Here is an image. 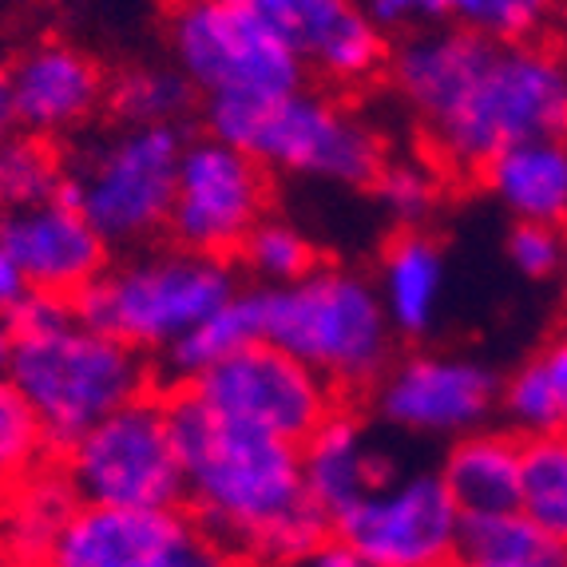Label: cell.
Returning a JSON list of instances; mask_svg holds the SVG:
<instances>
[{
  "instance_id": "cell-22",
  "label": "cell",
  "mask_w": 567,
  "mask_h": 567,
  "mask_svg": "<svg viewBox=\"0 0 567 567\" xmlns=\"http://www.w3.org/2000/svg\"><path fill=\"white\" fill-rule=\"evenodd\" d=\"M84 508L68 484L64 468H40L0 501V564L40 567L72 516Z\"/></svg>"
},
{
  "instance_id": "cell-14",
  "label": "cell",
  "mask_w": 567,
  "mask_h": 567,
  "mask_svg": "<svg viewBox=\"0 0 567 567\" xmlns=\"http://www.w3.org/2000/svg\"><path fill=\"white\" fill-rule=\"evenodd\" d=\"M40 567H238L187 508H80Z\"/></svg>"
},
{
  "instance_id": "cell-28",
  "label": "cell",
  "mask_w": 567,
  "mask_h": 567,
  "mask_svg": "<svg viewBox=\"0 0 567 567\" xmlns=\"http://www.w3.org/2000/svg\"><path fill=\"white\" fill-rule=\"evenodd\" d=\"M238 266L250 278L266 282L262 290H275V286L302 282L322 262H318V250H313L302 230H293L282 218H262L243 243V250H238Z\"/></svg>"
},
{
  "instance_id": "cell-20",
  "label": "cell",
  "mask_w": 567,
  "mask_h": 567,
  "mask_svg": "<svg viewBox=\"0 0 567 567\" xmlns=\"http://www.w3.org/2000/svg\"><path fill=\"white\" fill-rule=\"evenodd\" d=\"M481 179L516 223L567 227V135L504 147L481 167Z\"/></svg>"
},
{
  "instance_id": "cell-23",
  "label": "cell",
  "mask_w": 567,
  "mask_h": 567,
  "mask_svg": "<svg viewBox=\"0 0 567 567\" xmlns=\"http://www.w3.org/2000/svg\"><path fill=\"white\" fill-rule=\"evenodd\" d=\"M378 293L398 338H425L445 298V250L425 230H401L385 246Z\"/></svg>"
},
{
  "instance_id": "cell-29",
  "label": "cell",
  "mask_w": 567,
  "mask_h": 567,
  "mask_svg": "<svg viewBox=\"0 0 567 567\" xmlns=\"http://www.w3.org/2000/svg\"><path fill=\"white\" fill-rule=\"evenodd\" d=\"M48 453L52 445H48L37 413L20 398V389L0 373V501L32 473H40L48 464Z\"/></svg>"
},
{
  "instance_id": "cell-13",
  "label": "cell",
  "mask_w": 567,
  "mask_h": 567,
  "mask_svg": "<svg viewBox=\"0 0 567 567\" xmlns=\"http://www.w3.org/2000/svg\"><path fill=\"white\" fill-rule=\"evenodd\" d=\"M501 405V378L461 353H409L373 385V413L413 436H461L488 429Z\"/></svg>"
},
{
  "instance_id": "cell-12",
  "label": "cell",
  "mask_w": 567,
  "mask_h": 567,
  "mask_svg": "<svg viewBox=\"0 0 567 567\" xmlns=\"http://www.w3.org/2000/svg\"><path fill=\"white\" fill-rule=\"evenodd\" d=\"M190 393L230 425L255 429L290 445H306L313 429L341 405V393L330 381L270 341H258L210 369L207 378L190 385Z\"/></svg>"
},
{
  "instance_id": "cell-4",
  "label": "cell",
  "mask_w": 567,
  "mask_h": 567,
  "mask_svg": "<svg viewBox=\"0 0 567 567\" xmlns=\"http://www.w3.org/2000/svg\"><path fill=\"white\" fill-rule=\"evenodd\" d=\"M210 140H223L266 171L330 179L341 187H373L389 163L385 140L361 115L318 92H293L282 100H207L203 104Z\"/></svg>"
},
{
  "instance_id": "cell-6",
  "label": "cell",
  "mask_w": 567,
  "mask_h": 567,
  "mask_svg": "<svg viewBox=\"0 0 567 567\" xmlns=\"http://www.w3.org/2000/svg\"><path fill=\"white\" fill-rule=\"evenodd\" d=\"M425 135L456 171H481L516 143L559 140L567 135V60L544 44H496L461 104Z\"/></svg>"
},
{
  "instance_id": "cell-35",
  "label": "cell",
  "mask_w": 567,
  "mask_h": 567,
  "mask_svg": "<svg viewBox=\"0 0 567 567\" xmlns=\"http://www.w3.org/2000/svg\"><path fill=\"white\" fill-rule=\"evenodd\" d=\"M536 361L544 365V373H548L551 393H556V405H559V425H564V433H567V330L556 333V338L536 353Z\"/></svg>"
},
{
  "instance_id": "cell-18",
  "label": "cell",
  "mask_w": 567,
  "mask_h": 567,
  "mask_svg": "<svg viewBox=\"0 0 567 567\" xmlns=\"http://www.w3.org/2000/svg\"><path fill=\"white\" fill-rule=\"evenodd\" d=\"M492 52H496V40L481 37L468 24L464 29H421L409 32L398 52L389 56V80L416 112V120L433 127L461 104V95L484 72Z\"/></svg>"
},
{
  "instance_id": "cell-31",
  "label": "cell",
  "mask_w": 567,
  "mask_h": 567,
  "mask_svg": "<svg viewBox=\"0 0 567 567\" xmlns=\"http://www.w3.org/2000/svg\"><path fill=\"white\" fill-rule=\"evenodd\" d=\"M373 190L381 207L401 223V230H421V223L433 215L441 199V175L425 159H389Z\"/></svg>"
},
{
  "instance_id": "cell-34",
  "label": "cell",
  "mask_w": 567,
  "mask_h": 567,
  "mask_svg": "<svg viewBox=\"0 0 567 567\" xmlns=\"http://www.w3.org/2000/svg\"><path fill=\"white\" fill-rule=\"evenodd\" d=\"M72 318H76V302L72 298H56V293H40V290H24L4 310V326H9L12 338L56 330V326L72 322Z\"/></svg>"
},
{
  "instance_id": "cell-26",
  "label": "cell",
  "mask_w": 567,
  "mask_h": 567,
  "mask_svg": "<svg viewBox=\"0 0 567 567\" xmlns=\"http://www.w3.org/2000/svg\"><path fill=\"white\" fill-rule=\"evenodd\" d=\"M520 512L567 544V433L528 436L520 449Z\"/></svg>"
},
{
  "instance_id": "cell-10",
  "label": "cell",
  "mask_w": 567,
  "mask_h": 567,
  "mask_svg": "<svg viewBox=\"0 0 567 567\" xmlns=\"http://www.w3.org/2000/svg\"><path fill=\"white\" fill-rule=\"evenodd\" d=\"M270 207V175L258 159L223 140H187L175 179L167 238L183 250L238 258Z\"/></svg>"
},
{
  "instance_id": "cell-17",
  "label": "cell",
  "mask_w": 567,
  "mask_h": 567,
  "mask_svg": "<svg viewBox=\"0 0 567 567\" xmlns=\"http://www.w3.org/2000/svg\"><path fill=\"white\" fill-rule=\"evenodd\" d=\"M4 72L20 132L60 140L80 132L100 107H107V80L100 64L64 40L24 48Z\"/></svg>"
},
{
  "instance_id": "cell-1",
  "label": "cell",
  "mask_w": 567,
  "mask_h": 567,
  "mask_svg": "<svg viewBox=\"0 0 567 567\" xmlns=\"http://www.w3.org/2000/svg\"><path fill=\"white\" fill-rule=\"evenodd\" d=\"M167 413L187 476L183 508L238 567H290L333 536L306 492L302 445L230 425L190 389H171Z\"/></svg>"
},
{
  "instance_id": "cell-9",
  "label": "cell",
  "mask_w": 567,
  "mask_h": 567,
  "mask_svg": "<svg viewBox=\"0 0 567 567\" xmlns=\"http://www.w3.org/2000/svg\"><path fill=\"white\" fill-rule=\"evenodd\" d=\"M84 508H183L187 476L163 393L115 409L60 453Z\"/></svg>"
},
{
  "instance_id": "cell-21",
  "label": "cell",
  "mask_w": 567,
  "mask_h": 567,
  "mask_svg": "<svg viewBox=\"0 0 567 567\" xmlns=\"http://www.w3.org/2000/svg\"><path fill=\"white\" fill-rule=\"evenodd\" d=\"M520 449L508 429H476L453 441L441 464V481L464 516L520 508Z\"/></svg>"
},
{
  "instance_id": "cell-24",
  "label": "cell",
  "mask_w": 567,
  "mask_h": 567,
  "mask_svg": "<svg viewBox=\"0 0 567 567\" xmlns=\"http://www.w3.org/2000/svg\"><path fill=\"white\" fill-rule=\"evenodd\" d=\"M258 341H262V290H238L227 306L207 313L195 330H187L152 361L155 378L167 385V393L190 389L199 378H207L210 369L238 358Z\"/></svg>"
},
{
  "instance_id": "cell-37",
  "label": "cell",
  "mask_w": 567,
  "mask_h": 567,
  "mask_svg": "<svg viewBox=\"0 0 567 567\" xmlns=\"http://www.w3.org/2000/svg\"><path fill=\"white\" fill-rule=\"evenodd\" d=\"M456 567H567V544L551 539L548 548L512 559H456Z\"/></svg>"
},
{
  "instance_id": "cell-11",
  "label": "cell",
  "mask_w": 567,
  "mask_h": 567,
  "mask_svg": "<svg viewBox=\"0 0 567 567\" xmlns=\"http://www.w3.org/2000/svg\"><path fill=\"white\" fill-rule=\"evenodd\" d=\"M461 532L464 512L441 473H393L333 524L373 567H456Z\"/></svg>"
},
{
  "instance_id": "cell-16",
  "label": "cell",
  "mask_w": 567,
  "mask_h": 567,
  "mask_svg": "<svg viewBox=\"0 0 567 567\" xmlns=\"http://www.w3.org/2000/svg\"><path fill=\"white\" fill-rule=\"evenodd\" d=\"M0 246L17 266L24 290L56 293L72 302L112 266V246L104 235L60 195L40 207L0 215Z\"/></svg>"
},
{
  "instance_id": "cell-40",
  "label": "cell",
  "mask_w": 567,
  "mask_h": 567,
  "mask_svg": "<svg viewBox=\"0 0 567 567\" xmlns=\"http://www.w3.org/2000/svg\"><path fill=\"white\" fill-rule=\"evenodd\" d=\"M17 132V115H12V95H9V72L0 68V140H9Z\"/></svg>"
},
{
  "instance_id": "cell-27",
  "label": "cell",
  "mask_w": 567,
  "mask_h": 567,
  "mask_svg": "<svg viewBox=\"0 0 567 567\" xmlns=\"http://www.w3.org/2000/svg\"><path fill=\"white\" fill-rule=\"evenodd\" d=\"M195 95L199 92L179 68H127L107 84V112L115 123H132V127H147V123L179 127L183 115L195 107Z\"/></svg>"
},
{
  "instance_id": "cell-2",
  "label": "cell",
  "mask_w": 567,
  "mask_h": 567,
  "mask_svg": "<svg viewBox=\"0 0 567 567\" xmlns=\"http://www.w3.org/2000/svg\"><path fill=\"white\" fill-rule=\"evenodd\" d=\"M4 378L37 413L52 453H64L115 409L155 393L152 358L92 330L80 313L56 330L12 338Z\"/></svg>"
},
{
  "instance_id": "cell-33",
  "label": "cell",
  "mask_w": 567,
  "mask_h": 567,
  "mask_svg": "<svg viewBox=\"0 0 567 567\" xmlns=\"http://www.w3.org/2000/svg\"><path fill=\"white\" fill-rule=\"evenodd\" d=\"M564 246L567 235L559 227H548V223H512L508 238H504L508 262L532 282L556 278L564 270Z\"/></svg>"
},
{
  "instance_id": "cell-25",
  "label": "cell",
  "mask_w": 567,
  "mask_h": 567,
  "mask_svg": "<svg viewBox=\"0 0 567 567\" xmlns=\"http://www.w3.org/2000/svg\"><path fill=\"white\" fill-rule=\"evenodd\" d=\"M68 159L56 143L32 132H12L0 140V215L40 207L64 187Z\"/></svg>"
},
{
  "instance_id": "cell-19",
  "label": "cell",
  "mask_w": 567,
  "mask_h": 567,
  "mask_svg": "<svg viewBox=\"0 0 567 567\" xmlns=\"http://www.w3.org/2000/svg\"><path fill=\"white\" fill-rule=\"evenodd\" d=\"M302 476L310 501L322 508L330 524H338L358 501L385 484L393 468L369 445V433L350 409H333L302 445Z\"/></svg>"
},
{
  "instance_id": "cell-36",
  "label": "cell",
  "mask_w": 567,
  "mask_h": 567,
  "mask_svg": "<svg viewBox=\"0 0 567 567\" xmlns=\"http://www.w3.org/2000/svg\"><path fill=\"white\" fill-rule=\"evenodd\" d=\"M290 567H373V564H369L365 556H358L350 544H341L338 536H330L313 551H306L302 559H293Z\"/></svg>"
},
{
  "instance_id": "cell-41",
  "label": "cell",
  "mask_w": 567,
  "mask_h": 567,
  "mask_svg": "<svg viewBox=\"0 0 567 567\" xmlns=\"http://www.w3.org/2000/svg\"><path fill=\"white\" fill-rule=\"evenodd\" d=\"M9 353H12V333L4 326V313H0V373L9 369Z\"/></svg>"
},
{
  "instance_id": "cell-8",
  "label": "cell",
  "mask_w": 567,
  "mask_h": 567,
  "mask_svg": "<svg viewBox=\"0 0 567 567\" xmlns=\"http://www.w3.org/2000/svg\"><path fill=\"white\" fill-rule=\"evenodd\" d=\"M175 68L203 100H282L306 87V68L250 0H175L167 17Z\"/></svg>"
},
{
  "instance_id": "cell-39",
  "label": "cell",
  "mask_w": 567,
  "mask_h": 567,
  "mask_svg": "<svg viewBox=\"0 0 567 567\" xmlns=\"http://www.w3.org/2000/svg\"><path fill=\"white\" fill-rule=\"evenodd\" d=\"M20 293H24V282H20L17 266L9 262V255H4V246H0V313L9 310V306L17 302Z\"/></svg>"
},
{
  "instance_id": "cell-7",
  "label": "cell",
  "mask_w": 567,
  "mask_h": 567,
  "mask_svg": "<svg viewBox=\"0 0 567 567\" xmlns=\"http://www.w3.org/2000/svg\"><path fill=\"white\" fill-rule=\"evenodd\" d=\"M183 147L187 140L171 123H115L68 159L60 199L72 203L107 246L152 243L167 235Z\"/></svg>"
},
{
  "instance_id": "cell-5",
  "label": "cell",
  "mask_w": 567,
  "mask_h": 567,
  "mask_svg": "<svg viewBox=\"0 0 567 567\" xmlns=\"http://www.w3.org/2000/svg\"><path fill=\"white\" fill-rule=\"evenodd\" d=\"M235 293L238 270L230 258L195 255L171 243L107 266L76 298V313L92 330L155 361Z\"/></svg>"
},
{
  "instance_id": "cell-32",
  "label": "cell",
  "mask_w": 567,
  "mask_h": 567,
  "mask_svg": "<svg viewBox=\"0 0 567 567\" xmlns=\"http://www.w3.org/2000/svg\"><path fill=\"white\" fill-rule=\"evenodd\" d=\"M556 0H473L464 12V24L496 44H532L548 24Z\"/></svg>"
},
{
  "instance_id": "cell-38",
  "label": "cell",
  "mask_w": 567,
  "mask_h": 567,
  "mask_svg": "<svg viewBox=\"0 0 567 567\" xmlns=\"http://www.w3.org/2000/svg\"><path fill=\"white\" fill-rule=\"evenodd\" d=\"M413 4V20H464L473 0H409Z\"/></svg>"
},
{
  "instance_id": "cell-3",
  "label": "cell",
  "mask_w": 567,
  "mask_h": 567,
  "mask_svg": "<svg viewBox=\"0 0 567 567\" xmlns=\"http://www.w3.org/2000/svg\"><path fill=\"white\" fill-rule=\"evenodd\" d=\"M262 341L310 365L338 393L373 389L398 361V330L378 282L341 266H318L302 282L262 290Z\"/></svg>"
},
{
  "instance_id": "cell-15",
  "label": "cell",
  "mask_w": 567,
  "mask_h": 567,
  "mask_svg": "<svg viewBox=\"0 0 567 567\" xmlns=\"http://www.w3.org/2000/svg\"><path fill=\"white\" fill-rule=\"evenodd\" d=\"M282 37L306 76L330 87H361L389 68L385 32L365 17L361 0H250Z\"/></svg>"
},
{
  "instance_id": "cell-30",
  "label": "cell",
  "mask_w": 567,
  "mask_h": 567,
  "mask_svg": "<svg viewBox=\"0 0 567 567\" xmlns=\"http://www.w3.org/2000/svg\"><path fill=\"white\" fill-rule=\"evenodd\" d=\"M501 409H504V416H508L512 433L520 436V441H528V436L564 433L551 381L536 358L524 361V365L501 385Z\"/></svg>"
},
{
  "instance_id": "cell-42",
  "label": "cell",
  "mask_w": 567,
  "mask_h": 567,
  "mask_svg": "<svg viewBox=\"0 0 567 567\" xmlns=\"http://www.w3.org/2000/svg\"><path fill=\"white\" fill-rule=\"evenodd\" d=\"M559 275H564V286H567V246H564V270H559Z\"/></svg>"
},
{
  "instance_id": "cell-43",
  "label": "cell",
  "mask_w": 567,
  "mask_h": 567,
  "mask_svg": "<svg viewBox=\"0 0 567 567\" xmlns=\"http://www.w3.org/2000/svg\"><path fill=\"white\" fill-rule=\"evenodd\" d=\"M564 32H567V9H564Z\"/></svg>"
}]
</instances>
